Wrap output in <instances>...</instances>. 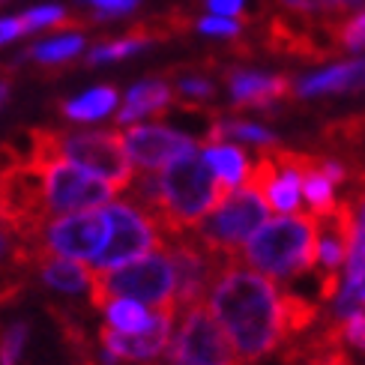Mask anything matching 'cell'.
Here are the masks:
<instances>
[{
    "instance_id": "6da1fadb",
    "label": "cell",
    "mask_w": 365,
    "mask_h": 365,
    "mask_svg": "<svg viewBox=\"0 0 365 365\" xmlns=\"http://www.w3.org/2000/svg\"><path fill=\"white\" fill-rule=\"evenodd\" d=\"M210 309L231 336L242 365L261 362L287 341L284 291L240 261L227 267L210 291Z\"/></svg>"
},
{
    "instance_id": "7a4b0ae2",
    "label": "cell",
    "mask_w": 365,
    "mask_h": 365,
    "mask_svg": "<svg viewBox=\"0 0 365 365\" xmlns=\"http://www.w3.org/2000/svg\"><path fill=\"white\" fill-rule=\"evenodd\" d=\"M159 186L162 204L153 222L159 225L162 240L171 234L195 231L231 195V189L222 186L216 171L210 168L207 156L197 153V150H189V153L174 159L168 168H162Z\"/></svg>"
},
{
    "instance_id": "3957f363",
    "label": "cell",
    "mask_w": 365,
    "mask_h": 365,
    "mask_svg": "<svg viewBox=\"0 0 365 365\" xmlns=\"http://www.w3.org/2000/svg\"><path fill=\"white\" fill-rule=\"evenodd\" d=\"M317 246H321L317 216L314 212H291V216L267 222L246 242L240 257L246 267L269 279H294L317 267Z\"/></svg>"
},
{
    "instance_id": "277c9868",
    "label": "cell",
    "mask_w": 365,
    "mask_h": 365,
    "mask_svg": "<svg viewBox=\"0 0 365 365\" xmlns=\"http://www.w3.org/2000/svg\"><path fill=\"white\" fill-rule=\"evenodd\" d=\"M177 272L168 252H150L117 269H93L90 302L105 309L111 299H138L150 309H177Z\"/></svg>"
},
{
    "instance_id": "5b68a950",
    "label": "cell",
    "mask_w": 365,
    "mask_h": 365,
    "mask_svg": "<svg viewBox=\"0 0 365 365\" xmlns=\"http://www.w3.org/2000/svg\"><path fill=\"white\" fill-rule=\"evenodd\" d=\"M267 216L269 201L264 197V192L255 189L252 182H242L195 231L212 252H219L227 261H240V249H246V242L267 225Z\"/></svg>"
},
{
    "instance_id": "8992f818",
    "label": "cell",
    "mask_w": 365,
    "mask_h": 365,
    "mask_svg": "<svg viewBox=\"0 0 365 365\" xmlns=\"http://www.w3.org/2000/svg\"><path fill=\"white\" fill-rule=\"evenodd\" d=\"M162 249H168L174 272H177V314L201 306L204 297H210L212 284L219 282L222 272L237 264L227 261L219 252H212L207 242L197 237V231H182L162 240Z\"/></svg>"
},
{
    "instance_id": "52a82bcc",
    "label": "cell",
    "mask_w": 365,
    "mask_h": 365,
    "mask_svg": "<svg viewBox=\"0 0 365 365\" xmlns=\"http://www.w3.org/2000/svg\"><path fill=\"white\" fill-rule=\"evenodd\" d=\"M165 356L168 365H242L231 336L204 302L182 312Z\"/></svg>"
},
{
    "instance_id": "ba28073f",
    "label": "cell",
    "mask_w": 365,
    "mask_h": 365,
    "mask_svg": "<svg viewBox=\"0 0 365 365\" xmlns=\"http://www.w3.org/2000/svg\"><path fill=\"white\" fill-rule=\"evenodd\" d=\"M54 144L60 159L111 182L117 192L129 189V182L135 180L123 135L117 132H57Z\"/></svg>"
},
{
    "instance_id": "9c48e42d",
    "label": "cell",
    "mask_w": 365,
    "mask_h": 365,
    "mask_svg": "<svg viewBox=\"0 0 365 365\" xmlns=\"http://www.w3.org/2000/svg\"><path fill=\"white\" fill-rule=\"evenodd\" d=\"M36 168L42 174L45 204H48L51 219L105 207L117 192L111 182L99 180L96 174H90V171L78 168V165H72L66 159L45 162V165H36Z\"/></svg>"
},
{
    "instance_id": "30bf717a",
    "label": "cell",
    "mask_w": 365,
    "mask_h": 365,
    "mask_svg": "<svg viewBox=\"0 0 365 365\" xmlns=\"http://www.w3.org/2000/svg\"><path fill=\"white\" fill-rule=\"evenodd\" d=\"M105 216H108V225H111V237L93 261L96 272L132 264L135 257H144V255H150L153 249L162 246L159 225L150 219L141 207L126 201V197L105 207Z\"/></svg>"
},
{
    "instance_id": "8fae6325",
    "label": "cell",
    "mask_w": 365,
    "mask_h": 365,
    "mask_svg": "<svg viewBox=\"0 0 365 365\" xmlns=\"http://www.w3.org/2000/svg\"><path fill=\"white\" fill-rule=\"evenodd\" d=\"M111 237V225L105 210H84L72 216L51 219L39 231V249L42 255H60L72 261H96V255L105 249Z\"/></svg>"
},
{
    "instance_id": "7c38bea8",
    "label": "cell",
    "mask_w": 365,
    "mask_h": 365,
    "mask_svg": "<svg viewBox=\"0 0 365 365\" xmlns=\"http://www.w3.org/2000/svg\"><path fill=\"white\" fill-rule=\"evenodd\" d=\"M174 321L177 309H156L153 324L144 332H120L114 327H102L99 347L105 354V365H114L120 359L156 365L162 354H168V344L174 339Z\"/></svg>"
},
{
    "instance_id": "4fadbf2b",
    "label": "cell",
    "mask_w": 365,
    "mask_h": 365,
    "mask_svg": "<svg viewBox=\"0 0 365 365\" xmlns=\"http://www.w3.org/2000/svg\"><path fill=\"white\" fill-rule=\"evenodd\" d=\"M39 242L19 225L0 219V306H6L27 287V272L39 267Z\"/></svg>"
},
{
    "instance_id": "5bb4252c",
    "label": "cell",
    "mask_w": 365,
    "mask_h": 365,
    "mask_svg": "<svg viewBox=\"0 0 365 365\" xmlns=\"http://www.w3.org/2000/svg\"><path fill=\"white\" fill-rule=\"evenodd\" d=\"M123 144L132 165H138L141 171H162L182 153L195 150L189 135L165 126H132L123 132Z\"/></svg>"
},
{
    "instance_id": "9a60e30c",
    "label": "cell",
    "mask_w": 365,
    "mask_h": 365,
    "mask_svg": "<svg viewBox=\"0 0 365 365\" xmlns=\"http://www.w3.org/2000/svg\"><path fill=\"white\" fill-rule=\"evenodd\" d=\"M225 78L237 108H269L297 90L287 75H264L252 69H227Z\"/></svg>"
},
{
    "instance_id": "2e32d148",
    "label": "cell",
    "mask_w": 365,
    "mask_h": 365,
    "mask_svg": "<svg viewBox=\"0 0 365 365\" xmlns=\"http://www.w3.org/2000/svg\"><path fill=\"white\" fill-rule=\"evenodd\" d=\"M365 90V57L314 72L297 84V96H327V93H359Z\"/></svg>"
},
{
    "instance_id": "e0dca14e",
    "label": "cell",
    "mask_w": 365,
    "mask_h": 365,
    "mask_svg": "<svg viewBox=\"0 0 365 365\" xmlns=\"http://www.w3.org/2000/svg\"><path fill=\"white\" fill-rule=\"evenodd\" d=\"M267 45H269L272 51H279V54L302 57V60H324V57H329V54H336V51L324 48V45L317 42V39L309 34V30H302L299 24L284 21V19H272V21H269Z\"/></svg>"
},
{
    "instance_id": "ac0fdd59",
    "label": "cell",
    "mask_w": 365,
    "mask_h": 365,
    "mask_svg": "<svg viewBox=\"0 0 365 365\" xmlns=\"http://www.w3.org/2000/svg\"><path fill=\"white\" fill-rule=\"evenodd\" d=\"M39 276L45 284H51L60 294H90L93 284V269H87L84 264L72 261V257H60V255H42L39 257Z\"/></svg>"
},
{
    "instance_id": "d6986e66",
    "label": "cell",
    "mask_w": 365,
    "mask_h": 365,
    "mask_svg": "<svg viewBox=\"0 0 365 365\" xmlns=\"http://www.w3.org/2000/svg\"><path fill=\"white\" fill-rule=\"evenodd\" d=\"M171 102H174L171 84H165V81L135 84L129 93H126V99H123V108H120V114H117V123H120V126H129V123H135L138 117L165 111Z\"/></svg>"
},
{
    "instance_id": "ffe728a7",
    "label": "cell",
    "mask_w": 365,
    "mask_h": 365,
    "mask_svg": "<svg viewBox=\"0 0 365 365\" xmlns=\"http://www.w3.org/2000/svg\"><path fill=\"white\" fill-rule=\"evenodd\" d=\"M204 156L210 162V168L216 171V177L222 180V186H227L231 192L240 189L252 174V165H249L246 153L234 144H207Z\"/></svg>"
},
{
    "instance_id": "44dd1931",
    "label": "cell",
    "mask_w": 365,
    "mask_h": 365,
    "mask_svg": "<svg viewBox=\"0 0 365 365\" xmlns=\"http://www.w3.org/2000/svg\"><path fill=\"white\" fill-rule=\"evenodd\" d=\"M302 195H306V201L312 207V212L317 219H327L336 212L339 207V197H336V182H332L324 171H321V156L314 153L312 165L302 174Z\"/></svg>"
},
{
    "instance_id": "7402d4cb",
    "label": "cell",
    "mask_w": 365,
    "mask_h": 365,
    "mask_svg": "<svg viewBox=\"0 0 365 365\" xmlns=\"http://www.w3.org/2000/svg\"><path fill=\"white\" fill-rule=\"evenodd\" d=\"M117 90L114 87H93L87 90V93H81L78 99H69L60 105V111H63L69 120H75V123H93V120L111 114L117 108Z\"/></svg>"
},
{
    "instance_id": "603a6c76",
    "label": "cell",
    "mask_w": 365,
    "mask_h": 365,
    "mask_svg": "<svg viewBox=\"0 0 365 365\" xmlns=\"http://www.w3.org/2000/svg\"><path fill=\"white\" fill-rule=\"evenodd\" d=\"M225 141H246L257 147H276V135L269 129L246 123V120H216L207 132V144H225Z\"/></svg>"
},
{
    "instance_id": "cb8c5ba5",
    "label": "cell",
    "mask_w": 365,
    "mask_h": 365,
    "mask_svg": "<svg viewBox=\"0 0 365 365\" xmlns=\"http://www.w3.org/2000/svg\"><path fill=\"white\" fill-rule=\"evenodd\" d=\"M102 312L108 317V327L120 332H144L153 324V312L138 299H111Z\"/></svg>"
},
{
    "instance_id": "d4e9b609",
    "label": "cell",
    "mask_w": 365,
    "mask_h": 365,
    "mask_svg": "<svg viewBox=\"0 0 365 365\" xmlns=\"http://www.w3.org/2000/svg\"><path fill=\"white\" fill-rule=\"evenodd\" d=\"M327 36H329L332 51H362L365 48V9L327 24Z\"/></svg>"
},
{
    "instance_id": "484cf974",
    "label": "cell",
    "mask_w": 365,
    "mask_h": 365,
    "mask_svg": "<svg viewBox=\"0 0 365 365\" xmlns=\"http://www.w3.org/2000/svg\"><path fill=\"white\" fill-rule=\"evenodd\" d=\"M284 324H287V341H294L317 324V306L312 299L284 291Z\"/></svg>"
},
{
    "instance_id": "4316f807",
    "label": "cell",
    "mask_w": 365,
    "mask_h": 365,
    "mask_svg": "<svg viewBox=\"0 0 365 365\" xmlns=\"http://www.w3.org/2000/svg\"><path fill=\"white\" fill-rule=\"evenodd\" d=\"M84 48V39L81 36H60V39H48V42H39L30 48V60L45 66H54V63H66V60L78 57Z\"/></svg>"
},
{
    "instance_id": "83f0119b",
    "label": "cell",
    "mask_w": 365,
    "mask_h": 365,
    "mask_svg": "<svg viewBox=\"0 0 365 365\" xmlns=\"http://www.w3.org/2000/svg\"><path fill=\"white\" fill-rule=\"evenodd\" d=\"M24 339H27V327L24 324H12L9 329H4V336H0V365H15L19 362Z\"/></svg>"
},
{
    "instance_id": "f1b7e54d",
    "label": "cell",
    "mask_w": 365,
    "mask_h": 365,
    "mask_svg": "<svg viewBox=\"0 0 365 365\" xmlns=\"http://www.w3.org/2000/svg\"><path fill=\"white\" fill-rule=\"evenodd\" d=\"M87 6L93 9L90 21H111L117 15H126L138 6V0H87Z\"/></svg>"
},
{
    "instance_id": "f546056e",
    "label": "cell",
    "mask_w": 365,
    "mask_h": 365,
    "mask_svg": "<svg viewBox=\"0 0 365 365\" xmlns=\"http://www.w3.org/2000/svg\"><path fill=\"white\" fill-rule=\"evenodd\" d=\"M27 30H39V27H57L60 21H66V12L60 6H36L21 15Z\"/></svg>"
},
{
    "instance_id": "4dcf8cb0",
    "label": "cell",
    "mask_w": 365,
    "mask_h": 365,
    "mask_svg": "<svg viewBox=\"0 0 365 365\" xmlns=\"http://www.w3.org/2000/svg\"><path fill=\"white\" fill-rule=\"evenodd\" d=\"M339 327H341V341L365 354V312L351 314L347 321H339Z\"/></svg>"
},
{
    "instance_id": "1f68e13d",
    "label": "cell",
    "mask_w": 365,
    "mask_h": 365,
    "mask_svg": "<svg viewBox=\"0 0 365 365\" xmlns=\"http://www.w3.org/2000/svg\"><path fill=\"white\" fill-rule=\"evenodd\" d=\"M177 90H180V96L189 102V99H210L216 87H212V81L204 78V75H186V78H180Z\"/></svg>"
},
{
    "instance_id": "d6a6232c",
    "label": "cell",
    "mask_w": 365,
    "mask_h": 365,
    "mask_svg": "<svg viewBox=\"0 0 365 365\" xmlns=\"http://www.w3.org/2000/svg\"><path fill=\"white\" fill-rule=\"evenodd\" d=\"M197 30L207 34V36H237L240 34V21L222 19V15H210V19L197 21Z\"/></svg>"
},
{
    "instance_id": "836d02e7",
    "label": "cell",
    "mask_w": 365,
    "mask_h": 365,
    "mask_svg": "<svg viewBox=\"0 0 365 365\" xmlns=\"http://www.w3.org/2000/svg\"><path fill=\"white\" fill-rule=\"evenodd\" d=\"M279 4L297 15H329L327 0H279Z\"/></svg>"
},
{
    "instance_id": "e575fe53",
    "label": "cell",
    "mask_w": 365,
    "mask_h": 365,
    "mask_svg": "<svg viewBox=\"0 0 365 365\" xmlns=\"http://www.w3.org/2000/svg\"><path fill=\"white\" fill-rule=\"evenodd\" d=\"M204 4L210 6L212 15H222V19H234V15L242 12V4H246V0H204Z\"/></svg>"
},
{
    "instance_id": "d590c367",
    "label": "cell",
    "mask_w": 365,
    "mask_h": 365,
    "mask_svg": "<svg viewBox=\"0 0 365 365\" xmlns=\"http://www.w3.org/2000/svg\"><path fill=\"white\" fill-rule=\"evenodd\" d=\"M21 34H27V24H24L21 15L19 19H0V45L15 39V36H21Z\"/></svg>"
},
{
    "instance_id": "8d00e7d4",
    "label": "cell",
    "mask_w": 365,
    "mask_h": 365,
    "mask_svg": "<svg viewBox=\"0 0 365 365\" xmlns=\"http://www.w3.org/2000/svg\"><path fill=\"white\" fill-rule=\"evenodd\" d=\"M329 15L332 12H362L365 9V0H327Z\"/></svg>"
},
{
    "instance_id": "74e56055",
    "label": "cell",
    "mask_w": 365,
    "mask_h": 365,
    "mask_svg": "<svg viewBox=\"0 0 365 365\" xmlns=\"http://www.w3.org/2000/svg\"><path fill=\"white\" fill-rule=\"evenodd\" d=\"M9 78H0V108H4V105H6V99H9Z\"/></svg>"
}]
</instances>
